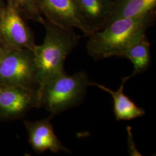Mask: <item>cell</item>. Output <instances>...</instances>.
Instances as JSON below:
<instances>
[{"mask_svg": "<svg viewBox=\"0 0 156 156\" xmlns=\"http://www.w3.org/2000/svg\"><path fill=\"white\" fill-rule=\"evenodd\" d=\"M129 79V76L123 77L120 87L116 91L112 90L101 84L95 82L90 83V86H97L111 95L113 100L114 114L117 121L131 120L144 116L146 113L145 109L136 106L124 93V85Z\"/></svg>", "mask_w": 156, "mask_h": 156, "instance_id": "obj_9", "label": "cell"}, {"mask_svg": "<svg viewBox=\"0 0 156 156\" xmlns=\"http://www.w3.org/2000/svg\"><path fill=\"white\" fill-rule=\"evenodd\" d=\"M38 4L49 22L63 28H78L86 36L94 33L82 16L76 0H38Z\"/></svg>", "mask_w": 156, "mask_h": 156, "instance_id": "obj_7", "label": "cell"}, {"mask_svg": "<svg viewBox=\"0 0 156 156\" xmlns=\"http://www.w3.org/2000/svg\"><path fill=\"white\" fill-rule=\"evenodd\" d=\"M51 116L35 122L24 121V124L28 135V143L37 154L46 151L52 153L66 152L71 153L55 133L53 126L50 122Z\"/></svg>", "mask_w": 156, "mask_h": 156, "instance_id": "obj_8", "label": "cell"}, {"mask_svg": "<svg viewBox=\"0 0 156 156\" xmlns=\"http://www.w3.org/2000/svg\"><path fill=\"white\" fill-rule=\"evenodd\" d=\"M44 26L46 29L44 41L32 49L37 71L38 92L49 79L65 71L67 56L80 39L73 28H63L46 19Z\"/></svg>", "mask_w": 156, "mask_h": 156, "instance_id": "obj_2", "label": "cell"}, {"mask_svg": "<svg viewBox=\"0 0 156 156\" xmlns=\"http://www.w3.org/2000/svg\"><path fill=\"white\" fill-rule=\"evenodd\" d=\"M8 49V48H7L5 45L3 43V42L0 39V60L1 59L2 56H4Z\"/></svg>", "mask_w": 156, "mask_h": 156, "instance_id": "obj_14", "label": "cell"}, {"mask_svg": "<svg viewBox=\"0 0 156 156\" xmlns=\"http://www.w3.org/2000/svg\"><path fill=\"white\" fill-rule=\"evenodd\" d=\"M0 85L38 90L37 71L32 49L6 50L0 60Z\"/></svg>", "mask_w": 156, "mask_h": 156, "instance_id": "obj_4", "label": "cell"}, {"mask_svg": "<svg viewBox=\"0 0 156 156\" xmlns=\"http://www.w3.org/2000/svg\"><path fill=\"white\" fill-rule=\"evenodd\" d=\"M34 108H41L38 90L0 85V122L20 119Z\"/></svg>", "mask_w": 156, "mask_h": 156, "instance_id": "obj_6", "label": "cell"}, {"mask_svg": "<svg viewBox=\"0 0 156 156\" xmlns=\"http://www.w3.org/2000/svg\"><path fill=\"white\" fill-rule=\"evenodd\" d=\"M155 20V10L138 17L117 20L90 34L88 54L95 60L111 57H123L128 48L145 36Z\"/></svg>", "mask_w": 156, "mask_h": 156, "instance_id": "obj_1", "label": "cell"}, {"mask_svg": "<svg viewBox=\"0 0 156 156\" xmlns=\"http://www.w3.org/2000/svg\"><path fill=\"white\" fill-rule=\"evenodd\" d=\"M4 5V4H3L2 0H0V8L2 7Z\"/></svg>", "mask_w": 156, "mask_h": 156, "instance_id": "obj_15", "label": "cell"}, {"mask_svg": "<svg viewBox=\"0 0 156 156\" xmlns=\"http://www.w3.org/2000/svg\"><path fill=\"white\" fill-rule=\"evenodd\" d=\"M150 49L151 44L145 35L125 51L123 57L129 59L134 66L133 72L129 75L130 78L144 73L149 68L151 62Z\"/></svg>", "mask_w": 156, "mask_h": 156, "instance_id": "obj_12", "label": "cell"}, {"mask_svg": "<svg viewBox=\"0 0 156 156\" xmlns=\"http://www.w3.org/2000/svg\"><path fill=\"white\" fill-rule=\"evenodd\" d=\"M90 82L84 71L69 75L64 71L49 79L39 90L40 106L51 117L78 105L84 97Z\"/></svg>", "mask_w": 156, "mask_h": 156, "instance_id": "obj_3", "label": "cell"}, {"mask_svg": "<svg viewBox=\"0 0 156 156\" xmlns=\"http://www.w3.org/2000/svg\"><path fill=\"white\" fill-rule=\"evenodd\" d=\"M84 20L94 32L104 27L110 15L112 0H76Z\"/></svg>", "mask_w": 156, "mask_h": 156, "instance_id": "obj_10", "label": "cell"}, {"mask_svg": "<svg viewBox=\"0 0 156 156\" xmlns=\"http://www.w3.org/2000/svg\"><path fill=\"white\" fill-rule=\"evenodd\" d=\"M23 16L9 1L0 8V39L8 48L33 49L36 45L33 33Z\"/></svg>", "mask_w": 156, "mask_h": 156, "instance_id": "obj_5", "label": "cell"}, {"mask_svg": "<svg viewBox=\"0 0 156 156\" xmlns=\"http://www.w3.org/2000/svg\"><path fill=\"white\" fill-rule=\"evenodd\" d=\"M16 6L24 16L36 22L44 24L45 19L39 8L38 0H8Z\"/></svg>", "mask_w": 156, "mask_h": 156, "instance_id": "obj_13", "label": "cell"}, {"mask_svg": "<svg viewBox=\"0 0 156 156\" xmlns=\"http://www.w3.org/2000/svg\"><path fill=\"white\" fill-rule=\"evenodd\" d=\"M156 6V0L113 1L110 15L104 28L117 20L131 19L144 15L149 12L155 10Z\"/></svg>", "mask_w": 156, "mask_h": 156, "instance_id": "obj_11", "label": "cell"}]
</instances>
